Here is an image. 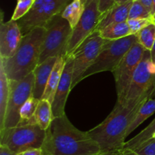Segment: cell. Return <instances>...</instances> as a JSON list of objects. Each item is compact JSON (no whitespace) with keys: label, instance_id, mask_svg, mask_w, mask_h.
I'll list each match as a JSON object with an SVG mask.
<instances>
[{"label":"cell","instance_id":"cell-17","mask_svg":"<svg viewBox=\"0 0 155 155\" xmlns=\"http://www.w3.org/2000/svg\"><path fill=\"white\" fill-rule=\"evenodd\" d=\"M65 62H66V57L59 56L48 81L45 92L42 95V99L48 100L51 103H52L54 100V95H55L58 86L60 82L63 70L64 68Z\"/></svg>","mask_w":155,"mask_h":155},{"label":"cell","instance_id":"cell-30","mask_svg":"<svg viewBox=\"0 0 155 155\" xmlns=\"http://www.w3.org/2000/svg\"><path fill=\"white\" fill-rule=\"evenodd\" d=\"M116 4V0H98V10L101 14L105 13Z\"/></svg>","mask_w":155,"mask_h":155},{"label":"cell","instance_id":"cell-10","mask_svg":"<svg viewBox=\"0 0 155 155\" xmlns=\"http://www.w3.org/2000/svg\"><path fill=\"white\" fill-rule=\"evenodd\" d=\"M145 50V49L138 41L136 42L112 71L116 82L117 102L123 103L125 100L132 79Z\"/></svg>","mask_w":155,"mask_h":155},{"label":"cell","instance_id":"cell-16","mask_svg":"<svg viewBox=\"0 0 155 155\" xmlns=\"http://www.w3.org/2000/svg\"><path fill=\"white\" fill-rule=\"evenodd\" d=\"M133 0H130L122 4H115L105 13L101 14L95 30L99 31L107 26L114 23H120L128 21L129 12Z\"/></svg>","mask_w":155,"mask_h":155},{"label":"cell","instance_id":"cell-14","mask_svg":"<svg viewBox=\"0 0 155 155\" xmlns=\"http://www.w3.org/2000/svg\"><path fill=\"white\" fill-rule=\"evenodd\" d=\"M72 82L73 59L71 56H68L66 57L64 68L63 70L60 82L58 86L54 100L51 103L54 118L65 114V105H66L68 95L72 90Z\"/></svg>","mask_w":155,"mask_h":155},{"label":"cell","instance_id":"cell-32","mask_svg":"<svg viewBox=\"0 0 155 155\" xmlns=\"http://www.w3.org/2000/svg\"><path fill=\"white\" fill-rule=\"evenodd\" d=\"M18 153L12 151L8 147L3 144H0V155H17Z\"/></svg>","mask_w":155,"mask_h":155},{"label":"cell","instance_id":"cell-19","mask_svg":"<svg viewBox=\"0 0 155 155\" xmlns=\"http://www.w3.org/2000/svg\"><path fill=\"white\" fill-rule=\"evenodd\" d=\"M99 34L104 40H118L133 35L127 21L114 23L99 30Z\"/></svg>","mask_w":155,"mask_h":155},{"label":"cell","instance_id":"cell-21","mask_svg":"<svg viewBox=\"0 0 155 155\" xmlns=\"http://www.w3.org/2000/svg\"><path fill=\"white\" fill-rule=\"evenodd\" d=\"M84 10L85 6L81 0H73L62 12L61 16L67 20L71 27L74 28L78 24Z\"/></svg>","mask_w":155,"mask_h":155},{"label":"cell","instance_id":"cell-11","mask_svg":"<svg viewBox=\"0 0 155 155\" xmlns=\"http://www.w3.org/2000/svg\"><path fill=\"white\" fill-rule=\"evenodd\" d=\"M155 76V63L152 62L151 51L145 50L142 60L134 73L127 95L122 104L134 107L149 88Z\"/></svg>","mask_w":155,"mask_h":155},{"label":"cell","instance_id":"cell-3","mask_svg":"<svg viewBox=\"0 0 155 155\" xmlns=\"http://www.w3.org/2000/svg\"><path fill=\"white\" fill-rule=\"evenodd\" d=\"M45 34V27H35L24 34L14 56L8 59L0 58L9 80H21L33 72L39 64Z\"/></svg>","mask_w":155,"mask_h":155},{"label":"cell","instance_id":"cell-42","mask_svg":"<svg viewBox=\"0 0 155 155\" xmlns=\"http://www.w3.org/2000/svg\"><path fill=\"white\" fill-rule=\"evenodd\" d=\"M18 1H20V0H18Z\"/></svg>","mask_w":155,"mask_h":155},{"label":"cell","instance_id":"cell-4","mask_svg":"<svg viewBox=\"0 0 155 155\" xmlns=\"http://www.w3.org/2000/svg\"><path fill=\"white\" fill-rule=\"evenodd\" d=\"M136 42V34L118 40H106L96 59L82 76L81 81L102 71L112 72Z\"/></svg>","mask_w":155,"mask_h":155},{"label":"cell","instance_id":"cell-36","mask_svg":"<svg viewBox=\"0 0 155 155\" xmlns=\"http://www.w3.org/2000/svg\"><path fill=\"white\" fill-rule=\"evenodd\" d=\"M151 60L152 62L155 63V42L154 46H153L152 50H151Z\"/></svg>","mask_w":155,"mask_h":155},{"label":"cell","instance_id":"cell-7","mask_svg":"<svg viewBox=\"0 0 155 155\" xmlns=\"http://www.w3.org/2000/svg\"><path fill=\"white\" fill-rule=\"evenodd\" d=\"M34 81L33 72L30 73L21 80H9L10 91L5 117L4 129L15 127L20 123V110L27 99L33 95Z\"/></svg>","mask_w":155,"mask_h":155},{"label":"cell","instance_id":"cell-2","mask_svg":"<svg viewBox=\"0 0 155 155\" xmlns=\"http://www.w3.org/2000/svg\"><path fill=\"white\" fill-rule=\"evenodd\" d=\"M145 103L139 102L134 107L130 108L117 102L107 118L88 131V134L98 143L101 151L120 150L124 147L127 130Z\"/></svg>","mask_w":155,"mask_h":155},{"label":"cell","instance_id":"cell-31","mask_svg":"<svg viewBox=\"0 0 155 155\" xmlns=\"http://www.w3.org/2000/svg\"><path fill=\"white\" fill-rule=\"evenodd\" d=\"M17 155H45L44 153L43 150L42 148L37 149H32V150H26V151L18 153Z\"/></svg>","mask_w":155,"mask_h":155},{"label":"cell","instance_id":"cell-33","mask_svg":"<svg viewBox=\"0 0 155 155\" xmlns=\"http://www.w3.org/2000/svg\"><path fill=\"white\" fill-rule=\"evenodd\" d=\"M119 155H140L136 152L135 150H132L127 147H123L122 149L119 150Z\"/></svg>","mask_w":155,"mask_h":155},{"label":"cell","instance_id":"cell-28","mask_svg":"<svg viewBox=\"0 0 155 155\" xmlns=\"http://www.w3.org/2000/svg\"><path fill=\"white\" fill-rule=\"evenodd\" d=\"M132 34H136L142 29L148 26V24L154 23L151 18H137V19H129L127 21Z\"/></svg>","mask_w":155,"mask_h":155},{"label":"cell","instance_id":"cell-9","mask_svg":"<svg viewBox=\"0 0 155 155\" xmlns=\"http://www.w3.org/2000/svg\"><path fill=\"white\" fill-rule=\"evenodd\" d=\"M106 40L95 30L71 55L73 59L72 89L81 81V78L98 56Z\"/></svg>","mask_w":155,"mask_h":155},{"label":"cell","instance_id":"cell-24","mask_svg":"<svg viewBox=\"0 0 155 155\" xmlns=\"http://www.w3.org/2000/svg\"><path fill=\"white\" fill-rule=\"evenodd\" d=\"M154 133L155 119L145 129H144L142 132H139L138 135H136V136L133 137L130 140L126 141L124 147H127V148H130L132 150H135L139 146H140L141 144H144L146 141L152 139V136Z\"/></svg>","mask_w":155,"mask_h":155},{"label":"cell","instance_id":"cell-20","mask_svg":"<svg viewBox=\"0 0 155 155\" xmlns=\"http://www.w3.org/2000/svg\"><path fill=\"white\" fill-rule=\"evenodd\" d=\"M34 116L36 124L42 129L46 130L54 119L51 103L48 100L41 99L36 108Z\"/></svg>","mask_w":155,"mask_h":155},{"label":"cell","instance_id":"cell-35","mask_svg":"<svg viewBox=\"0 0 155 155\" xmlns=\"http://www.w3.org/2000/svg\"><path fill=\"white\" fill-rule=\"evenodd\" d=\"M96 155H119V150H113V151L102 152L98 153Z\"/></svg>","mask_w":155,"mask_h":155},{"label":"cell","instance_id":"cell-41","mask_svg":"<svg viewBox=\"0 0 155 155\" xmlns=\"http://www.w3.org/2000/svg\"><path fill=\"white\" fill-rule=\"evenodd\" d=\"M152 139H155V133L154 134V135H153V136H152Z\"/></svg>","mask_w":155,"mask_h":155},{"label":"cell","instance_id":"cell-5","mask_svg":"<svg viewBox=\"0 0 155 155\" xmlns=\"http://www.w3.org/2000/svg\"><path fill=\"white\" fill-rule=\"evenodd\" d=\"M45 138V131L37 124L18 125L0 131V144L17 153L42 148Z\"/></svg>","mask_w":155,"mask_h":155},{"label":"cell","instance_id":"cell-29","mask_svg":"<svg viewBox=\"0 0 155 155\" xmlns=\"http://www.w3.org/2000/svg\"><path fill=\"white\" fill-rule=\"evenodd\" d=\"M133 150L140 155H155V139L146 141Z\"/></svg>","mask_w":155,"mask_h":155},{"label":"cell","instance_id":"cell-1","mask_svg":"<svg viewBox=\"0 0 155 155\" xmlns=\"http://www.w3.org/2000/svg\"><path fill=\"white\" fill-rule=\"evenodd\" d=\"M42 149L45 155H96L101 152L88 132L76 128L66 114L53 119L45 130Z\"/></svg>","mask_w":155,"mask_h":155},{"label":"cell","instance_id":"cell-8","mask_svg":"<svg viewBox=\"0 0 155 155\" xmlns=\"http://www.w3.org/2000/svg\"><path fill=\"white\" fill-rule=\"evenodd\" d=\"M71 0H35L30 12L18 20L23 35L36 27H45L55 15L62 13Z\"/></svg>","mask_w":155,"mask_h":155},{"label":"cell","instance_id":"cell-18","mask_svg":"<svg viewBox=\"0 0 155 155\" xmlns=\"http://www.w3.org/2000/svg\"><path fill=\"white\" fill-rule=\"evenodd\" d=\"M9 79L0 59V131L4 129L5 117L9 97Z\"/></svg>","mask_w":155,"mask_h":155},{"label":"cell","instance_id":"cell-27","mask_svg":"<svg viewBox=\"0 0 155 155\" xmlns=\"http://www.w3.org/2000/svg\"><path fill=\"white\" fill-rule=\"evenodd\" d=\"M35 0H20L17 3L13 15L11 19L18 21L27 15L31 9Z\"/></svg>","mask_w":155,"mask_h":155},{"label":"cell","instance_id":"cell-38","mask_svg":"<svg viewBox=\"0 0 155 155\" xmlns=\"http://www.w3.org/2000/svg\"><path fill=\"white\" fill-rule=\"evenodd\" d=\"M151 15L153 16V15L155 13V0H153L152 2V7H151Z\"/></svg>","mask_w":155,"mask_h":155},{"label":"cell","instance_id":"cell-12","mask_svg":"<svg viewBox=\"0 0 155 155\" xmlns=\"http://www.w3.org/2000/svg\"><path fill=\"white\" fill-rule=\"evenodd\" d=\"M101 13L98 10V0H93L85 7L78 24L73 28L71 36L67 46L66 57L71 56L77 47L96 29Z\"/></svg>","mask_w":155,"mask_h":155},{"label":"cell","instance_id":"cell-25","mask_svg":"<svg viewBox=\"0 0 155 155\" xmlns=\"http://www.w3.org/2000/svg\"><path fill=\"white\" fill-rule=\"evenodd\" d=\"M138 43L145 50L151 51L155 42V24L151 23L136 33Z\"/></svg>","mask_w":155,"mask_h":155},{"label":"cell","instance_id":"cell-13","mask_svg":"<svg viewBox=\"0 0 155 155\" xmlns=\"http://www.w3.org/2000/svg\"><path fill=\"white\" fill-rule=\"evenodd\" d=\"M2 15L0 25V58L8 59L14 56L18 50L23 33L18 21L10 19L3 22Z\"/></svg>","mask_w":155,"mask_h":155},{"label":"cell","instance_id":"cell-15","mask_svg":"<svg viewBox=\"0 0 155 155\" xmlns=\"http://www.w3.org/2000/svg\"><path fill=\"white\" fill-rule=\"evenodd\" d=\"M58 59V57L48 58L42 63L39 64L33 71L35 81L32 96L34 97L35 98L38 99V100L42 99L48 81Z\"/></svg>","mask_w":155,"mask_h":155},{"label":"cell","instance_id":"cell-34","mask_svg":"<svg viewBox=\"0 0 155 155\" xmlns=\"http://www.w3.org/2000/svg\"><path fill=\"white\" fill-rule=\"evenodd\" d=\"M142 4H143L150 12H151V7H152L153 0H138Z\"/></svg>","mask_w":155,"mask_h":155},{"label":"cell","instance_id":"cell-37","mask_svg":"<svg viewBox=\"0 0 155 155\" xmlns=\"http://www.w3.org/2000/svg\"><path fill=\"white\" fill-rule=\"evenodd\" d=\"M92 1H93V0H81L82 3L84 5L85 7H86L87 5H89L90 4Z\"/></svg>","mask_w":155,"mask_h":155},{"label":"cell","instance_id":"cell-26","mask_svg":"<svg viewBox=\"0 0 155 155\" xmlns=\"http://www.w3.org/2000/svg\"><path fill=\"white\" fill-rule=\"evenodd\" d=\"M151 12L138 0H133V4L130 7L129 12V19H137V18H151Z\"/></svg>","mask_w":155,"mask_h":155},{"label":"cell","instance_id":"cell-40","mask_svg":"<svg viewBox=\"0 0 155 155\" xmlns=\"http://www.w3.org/2000/svg\"><path fill=\"white\" fill-rule=\"evenodd\" d=\"M152 19H153V21H154V23L155 24V13L152 16Z\"/></svg>","mask_w":155,"mask_h":155},{"label":"cell","instance_id":"cell-22","mask_svg":"<svg viewBox=\"0 0 155 155\" xmlns=\"http://www.w3.org/2000/svg\"><path fill=\"white\" fill-rule=\"evenodd\" d=\"M155 112V97L147 100L141 107L139 113L136 115L134 121L132 122L127 130V136H129L135 129H137L142 123H143L148 118Z\"/></svg>","mask_w":155,"mask_h":155},{"label":"cell","instance_id":"cell-39","mask_svg":"<svg viewBox=\"0 0 155 155\" xmlns=\"http://www.w3.org/2000/svg\"><path fill=\"white\" fill-rule=\"evenodd\" d=\"M130 1V0H116L117 4H122V3L127 2Z\"/></svg>","mask_w":155,"mask_h":155},{"label":"cell","instance_id":"cell-6","mask_svg":"<svg viewBox=\"0 0 155 155\" xmlns=\"http://www.w3.org/2000/svg\"><path fill=\"white\" fill-rule=\"evenodd\" d=\"M45 27L46 34L42 46L39 64L50 57H66L67 46L73 30L68 21L61 16V13L49 20Z\"/></svg>","mask_w":155,"mask_h":155},{"label":"cell","instance_id":"cell-23","mask_svg":"<svg viewBox=\"0 0 155 155\" xmlns=\"http://www.w3.org/2000/svg\"><path fill=\"white\" fill-rule=\"evenodd\" d=\"M39 100L33 96L27 99L20 110L21 122L18 125L36 124L34 115Z\"/></svg>","mask_w":155,"mask_h":155}]
</instances>
